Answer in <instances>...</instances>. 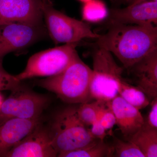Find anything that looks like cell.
Listing matches in <instances>:
<instances>
[{
    "mask_svg": "<svg viewBox=\"0 0 157 157\" xmlns=\"http://www.w3.org/2000/svg\"><path fill=\"white\" fill-rule=\"evenodd\" d=\"M128 70L135 76L136 86L150 101L157 97V49Z\"/></svg>",
    "mask_w": 157,
    "mask_h": 157,
    "instance_id": "cell-13",
    "label": "cell"
},
{
    "mask_svg": "<svg viewBox=\"0 0 157 157\" xmlns=\"http://www.w3.org/2000/svg\"><path fill=\"white\" fill-rule=\"evenodd\" d=\"M84 4L82 10L83 20L98 23L105 21L108 17L109 11L102 0H90Z\"/></svg>",
    "mask_w": 157,
    "mask_h": 157,
    "instance_id": "cell-18",
    "label": "cell"
},
{
    "mask_svg": "<svg viewBox=\"0 0 157 157\" xmlns=\"http://www.w3.org/2000/svg\"><path fill=\"white\" fill-rule=\"evenodd\" d=\"M151 107L144 124L152 128L157 129V97L151 101Z\"/></svg>",
    "mask_w": 157,
    "mask_h": 157,
    "instance_id": "cell-23",
    "label": "cell"
},
{
    "mask_svg": "<svg viewBox=\"0 0 157 157\" xmlns=\"http://www.w3.org/2000/svg\"><path fill=\"white\" fill-rule=\"evenodd\" d=\"M113 157H145L136 145L131 141H124L113 135Z\"/></svg>",
    "mask_w": 157,
    "mask_h": 157,
    "instance_id": "cell-19",
    "label": "cell"
},
{
    "mask_svg": "<svg viewBox=\"0 0 157 157\" xmlns=\"http://www.w3.org/2000/svg\"><path fill=\"white\" fill-rule=\"evenodd\" d=\"M48 129L58 155L84 147L96 139L78 117L77 107L60 110Z\"/></svg>",
    "mask_w": 157,
    "mask_h": 157,
    "instance_id": "cell-3",
    "label": "cell"
},
{
    "mask_svg": "<svg viewBox=\"0 0 157 157\" xmlns=\"http://www.w3.org/2000/svg\"><path fill=\"white\" fill-rule=\"evenodd\" d=\"M78 43H69L42 51L30 57L25 70L15 77L22 80L36 77H50L64 71L78 55Z\"/></svg>",
    "mask_w": 157,
    "mask_h": 157,
    "instance_id": "cell-6",
    "label": "cell"
},
{
    "mask_svg": "<svg viewBox=\"0 0 157 157\" xmlns=\"http://www.w3.org/2000/svg\"><path fill=\"white\" fill-rule=\"evenodd\" d=\"M105 21L108 26L117 24L157 26V2L145 1L130 4L125 8L110 9Z\"/></svg>",
    "mask_w": 157,
    "mask_h": 157,
    "instance_id": "cell-10",
    "label": "cell"
},
{
    "mask_svg": "<svg viewBox=\"0 0 157 157\" xmlns=\"http://www.w3.org/2000/svg\"><path fill=\"white\" fill-rule=\"evenodd\" d=\"M97 39L96 45L113 54L128 70L157 49V26L117 24Z\"/></svg>",
    "mask_w": 157,
    "mask_h": 157,
    "instance_id": "cell-1",
    "label": "cell"
},
{
    "mask_svg": "<svg viewBox=\"0 0 157 157\" xmlns=\"http://www.w3.org/2000/svg\"><path fill=\"white\" fill-rule=\"evenodd\" d=\"M41 122L40 117L32 119L13 118L0 124V157L6 154Z\"/></svg>",
    "mask_w": 157,
    "mask_h": 157,
    "instance_id": "cell-14",
    "label": "cell"
},
{
    "mask_svg": "<svg viewBox=\"0 0 157 157\" xmlns=\"http://www.w3.org/2000/svg\"><path fill=\"white\" fill-rule=\"evenodd\" d=\"M45 33L42 25L14 22L0 25V59L10 52L35 43Z\"/></svg>",
    "mask_w": 157,
    "mask_h": 157,
    "instance_id": "cell-8",
    "label": "cell"
},
{
    "mask_svg": "<svg viewBox=\"0 0 157 157\" xmlns=\"http://www.w3.org/2000/svg\"><path fill=\"white\" fill-rule=\"evenodd\" d=\"M155 1V2H157V0H134L131 4H134V3H137L141 2H145V1Z\"/></svg>",
    "mask_w": 157,
    "mask_h": 157,
    "instance_id": "cell-26",
    "label": "cell"
},
{
    "mask_svg": "<svg viewBox=\"0 0 157 157\" xmlns=\"http://www.w3.org/2000/svg\"><path fill=\"white\" fill-rule=\"evenodd\" d=\"M4 98L3 97V95L0 93V107H1V105L2 104L3 101H4Z\"/></svg>",
    "mask_w": 157,
    "mask_h": 157,
    "instance_id": "cell-27",
    "label": "cell"
},
{
    "mask_svg": "<svg viewBox=\"0 0 157 157\" xmlns=\"http://www.w3.org/2000/svg\"><path fill=\"white\" fill-rule=\"evenodd\" d=\"M21 82L15 76L5 70L2 66V60L0 59V91L13 90L20 85Z\"/></svg>",
    "mask_w": 157,
    "mask_h": 157,
    "instance_id": "cell-22",
    "label": "cell"
},
{
    "mask_svg": "<svg viewBox=\"0 0 157 157\" xmlns=\"http://www.w3.org/2000/svg\"><path fill=\"white\" fill-rule=\"evenodd\" d=\"M93 69L90 84L91 99L107 102L118 95V90L125 81L123 68L117 65L112 53L99 48L93 54Z\"/></svg>",
    "mask_w": 157,
    "mask_h": 157,
    "instance_id": "cell-4",
    "label": "cell"
},
{
    "mask_svg": "<svg viewBox=\"0 0 157 157\" xmlns=\"http://www.w3.org/2000/svg\"><path fill=\"white\" fill-rule=\"evenodd\" d=\"M99 102L83 103L77 107V113L81 121L86 126L92 125L97 119Z\"/></svg>",
    "mask_w": 157,
    "mask_h": 157,
    "instance_id": "cell-21",
    "label": "cell"
},
{
    "mask_svg": "<svg viewBox=\"0 0 157 157\" xmlns=\"http://www.w3.org/2000/svg\"><path fill=\"white\" fill-rule=\"evenodd\" d=\"M112 145L106 143L104 140L96 138L86 146L58 155L59 157H113Z\"/></svg>",
    "mask_w": 157,
    "mask_h": 157,
    "instance_id": "cell-16",
    "label": "cell"
},
{
    "mask_svg": "<svg viewBox=\"0 0 157 157\" xmlns=\"http://www.w3.org/2000/svg\"><path fill=\"white\" fill-rule=\"evenodd\" d=\"M118 93L124 100L139 110L145 108L150 103L147 96L139 88L126 81L121 84Z\"/></svg>",
    "mask_w": 157,
    "mask_h": 157,
    "instance_id": "cell-17",
    "label": "cell"
},
{
    "mask_svg": "<svg viewBox=\"0 0 157 157\" xmlns=\"http://www.w3.org/2000/svg\"><path fill=\"white\" fill-rule=\"evenodd\" d=\"M42 0H0V25L21 22L42 25Z\"/></svg>",
    "mask_w": 157,
    "mask_h": 157,
    "instance_id": "cell-11",
    "label": "cell"
},
{
    "mask_svg": "<svg viewBox=\"0 0 157 157\" xmlns=\"http://www.w3.org/2000/svg\"><path fill=\"white\" fill-rule=\"evenodd\" d=\"M42 11L48 34L55 44L78 43L82 39H97L100 36L87 23L57 10L49 0H42Z\"/></svg>",
    "mask_w": 157,
    "mask_h": 157,
    "instance_id": "cell-5",
    "label": "cell"
},
{
    "mask_svg": "<svg viewBox=\"0 0 157 157\" xmlns=\"http://www.w3.org/2000/svg\"><path fill=\"white\" fill-rule=\"evenodd\" d=\"M126 140L135 144L145 157H157V129L152 128L144 124Z\"/></svg>",
    "mask_w": 157,
    "mask_h": 157,
    "instance_id": "cell-15",
    "label": "cell"
},
{
    "mask_svg": "<svg viewBox=\"0 0 157 157\" xmlns=\"http://www.w3.org/2000/svg\"><path fill=\"white\" fill-rule=\"evenodd\" d=\"M92 70L78 55L61 73L38 82L40 87L54 93L63 102L83 104L90 101V84Z\"/></svg>",
    "mask_w": 157,
    "mask_h": 157,
    "instance_id": "cell-2",
    "label": "cell"
},
{
    "mask_svg": "<svg viewBox=\"0 0 157 157\" xmlns=\"http://www.w3.org/2000/svg\"><path fill=\"white\" fill-rule=\"evenodd\" d=\"M90 129L92 135L98 139L104 140L107 135L106 130L98 120L97 119L96 121L92 125L91 128Z\"/></svg>",
    "mask_w": 157,
    "mask_h": 157,
    "instance_id": "cell-24",
    "label": "cell"
},
{
    "mask_svg": "<svg viewBox=\"0 0 157 157\" xmlns=\"http://www.w3.org/2000/svg\"><path fill=\"white\" fill-rule=\"evenodd\" d=\"M78 1H80V2H82L85 3L89 2V1H90V0H78Z\"/></svg>",
    "mask_w": 157,
    "mask_h": 157,
    "instance_id": "cell-28",
    "label": "cell"
},
{
    "mask_svg": "<svg viewBox=\"0 0 157 157\" xmlns=\"http://www.w3.org/2000/svg\"><path fill=\"white\" fill-rule=\"evenodd\" d=\"M0 107V124L13 118H40L50 103L48 98L21 85L11 91Z\"/></svg>",
    "mask_w": 157,
    "mask_h": 157,
    "instance_id": "cell-7",
    "label": "cell"
},
{
    "mask_svg": "<svg viewBox=\"0 0 157 157\" xmlns=\"http://www.w3.org/2000/svg\"><path fill=\"white\" fill-rule=\"evenodd\" d=\"M98 101L99 102V105L97 120L100 121L106 132L108 131L109 135L112 136L113 135L112 128L116 123L115 116L110 107L107 105V102Z\"/></svg>",
    "mask_w": 157,
    "mask_h": 157,
    "instance_id": "cell-20",
    "label": "cell"
},
{
    "mask_svg": "<svg viewBox=\"0 0 157 157\" xmlns=\"http://www.w3.org/2000/svg\"><path fill=\"white\" fill-rule=\"evenodd\" d=\"M134 0H110L111 3L115 6H121L122 5H129Z\"/></svg>",
    "mask_w": 157,
    "mask_h": 157,
    "instance_id": "cell-25",
    "label": "cell"
},
{
    "mask_svg": "<svg viewBox=\"0 0 157 157\" xmlns=\"http://www.w3.org/2000/svg\"><path fill=\"white\" fill-rule=\"evenodd\" d=\"M49 129L41 122L10 150L5 157H56Z\"/></svg>",
    "mask_w": 157,
    "mask_h": 157,
    "instance_id": "cell-9",
    "label": "cell"
},
{
    "mask_svg": "<svg viewBox=\"0 0 157 157\" xmlns=\"http://www.w3.org/2000/svg\"><path fill=\"white\" fill-rule=\"evenodd\" d=\"M114 113L117 125L125 138L136 133L145 122L139 109L118 95L107 102Z\"/></svg>",
    "mask_w": 157,
    "mask_h": 157,
    "instance_id": "cell-12",
    "label": "cell"
}]
</instances>
